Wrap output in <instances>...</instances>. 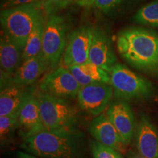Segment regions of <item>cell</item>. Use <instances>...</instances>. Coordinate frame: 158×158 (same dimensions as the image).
<instances>
[{
	"label": "cell",
	"mask_w": 158,
	"mask_h": 158,
	"mask_svg": "<svg viewBox=\"0 0 158 158\" xmlns=\"http://www.w3.org/2000/svg\"><path fill=\"white\" fill-rule=\"evenodd\" d=\"M21 147L42 158H81L84 135L77 129L44 130L23 140Z\"/></svg>",
	"instance_id": "obj_2"
},
{
	"label": "cell",
	"mask_w": 158,
	"mask_h": 158,
	"mask_svg": "<svg viewBox=\"0 0 158 158\" xmlns=\"http://www.w3.org/2000/svg\"><path fill=\"white\" fill-rule=\"evenodd\" d=\"M67 23L64 18L52 15L45 24L42 51L51 68L55 69L64 54L67 43Z\"/></svg>",
	"instance_id": "obj_6"
},
{
	"label": "cell",
	"mask_w": 158,
	"mask_h": 158,
	"mask_svg": "<svg viewBox=\"0 0 158 158\" xmlns=\"http://www.w3.org/2000/svg\"><path fill=\"white\" fill-rule=\"evenodd\" d=\"M93 32L92 27H83L70 35L63 55V67L68 68L88 62Z\"/></svg>",
	"instance_id": "obj_9"
},
{
	"label": "cell",
	"mask_w": 158,
	"mask_h": 158,
	"mask_svg": "<svg viewBox=\"0 0 158 158\" xmlns=\"http://www.w3.org/2000/svg\"><path fill=\"white\" fill-rule=\"evenodd\" d=\"M89 130L96 141L121 153L126 152V145L106 114L96 116L91 122Z\"/></svg>",
	"instance_id": "obj_14"
},
{
	"label": "cell",
	"mask_w": 158,
	"mask_h": 158,
	"mask_svg": "<svg viewBox=\"0 0 158 158\" xmlns=\"http://www.w3.org/2000/svg\"><path fill=\"white\" fill-rule=\"evenodd\" d=\"M11 76L1 71L0 116L19 112L26 99L35 92L33 88L13 84Z\"/></svg>",
	"instance_id": "obj_10"
},
{
	"label": "cell",
	"mask_w": 158,
	"mask_h": 158,
	"mask_svg": "<svg viewBox=\"0 0 158 158\" xmlns=\"http://www.w3.org/2000/svg\"><path fill=\"white\" fill-rule=\"evenodd\" d=\"M138 153L147 158H158V130L147 116H141L136 127Z\"/></svg>",
	"instance_id": "obj_15"
},
{
	"label": "cell",
	"mask_w": 158,
	"mask_h": 158,
	"mask_svg": "<svg viewBox=\"0 0 158 158\" xmlns=\"http://www.w3.org/2000/svg\"><path fill=\"white\" fill-rule=\"evenodd\" d=\"M106 116L113 124L126 146L132 141L135 130V118L130 105L124 100H118L110 105Z\"/></svg>",
	"instance_id": "obj_13"
},
{
	"label": "cell",
	"mask_w": 158,
	"mask_h": 158,
	"mask_svg": "<svg viewBox=\"0 0 158 158\" xmlns=\"http://www.w3.org/2000/svg\"><path fill=\"white\" fill-rule=\"evenodd\" d=\"M113 94L114 89L110 84L97 83L81 86L77 98L83 110L98 116L107 108Z\"/></svg>",
	"instance_id": "obj_8"
},
{
	"label": "cell",
	"mask_w": 158,
	"mask_h": 158,
	"mask_svg": "<svg viewBox=\"0 0 158 158\" xmlns=\"http://www.w3.org/2000/svg\"><path fill=\"white\" fill-rule=\"evenodd\" d=\"M110 84L114 95L120 100H132L149 98L154 86L147 79L138 76L124 65L116 64L110 71Z\"/></svg>",
	"instance_id": "obj_5"
},
{
	"label": "cell",
	"mask_w": 158,
	"mask_h": 158,
	"mask_svg": "<svg viewBox=\"0 0 158 158\" xmlns=\"http://www.w3.org/2000/svg\"><path fill=\"white\" fill-rule=\"evenodd\" d=\"M46 130L43 123L37 95L32 92L26 99L19 110L18 133L23 140Z\"/></svg>",
	"instance_id": "obj_11"
},
{
	"label": "cell",
	"mask_w": 158,
	"mask_h": 158,
	"mask_svg": "<svg viewBox=\"0 0 158 158\" xmlns=\"http://www.w3.org/2000/svg\"><path fill=\"white\" fill-rule=\"evenodd\" d=\"M41 2L44 13L48 16H52L68 7L72 0H41Z\"/></svg>",
	"instance_id": "obj_23"
},
{
	"label": "cell",
	"mask_w": 158,
	"mask_h": 158,
	"mask_svg": "<svg viewBox=\"0 0 158 158\" xmlns=\"http://www.w3.org/2000/svg\"><path fill=\"white\" fill-rule=\"evenodd\" d=\"M17 158H42L37 157V156L30 155V154L26 152H19L17 154Z\"/></svg>",
	"instance_id": "obj_26"
},
{
	"label": "cell",
	"mask_w": 158,
	"mask_h": 158,
	"mask_svg": "<svg viewBox=\"0 0 158 158\" xmlns=\"http://www.w3.org/2000/svg\"><path fill=\"white\" fill-rule=\"evenodd\" d=\"M127 158H147L142 156L141 154L136 153L134 151H129L127 153Z\"/></svg>",
	"instance_id": "obj_27"
},
{
	"label": "cell",
	"mask_w": 158,
	"mask_h": 158,
	"mask_svg": "<svg viewBox=\"0 0 158 158\" xmlns=\"http://www.w3.org/2000/svg\"><path fill=\"white\" fill-rule=\"evenodd\" d=\"M133 21L138 24L158 28V0H155L138 10Z\"/></svg>",
	"instance_id": "obj_20"
},
{
	"label": "cell",
	"mask_w": 158,
	"mask_h": 158,
	"mask_svg": "<svg viewBox=\"0 0 158 158\" xmlns=\"http://www.w3.org/2000/svg\"><path fill=\"white\" fill-rule=\"evenodd\" d=\"M68 69L81 86L97 83L110 84L109 73L89 61L84 64L70 67Z\"/></svg>",
	"instance_id": "obj_18"
},
{
	"label": "cell",
	"mask_w": 158,
	"mask_h": 158,
	"mask_svg": "<svg viewBox=\"0 0 158 158\" xmlns=\"http://www.w3.org/2000/svg\"><path fill=\"white\" fill-rule=\"evenodd\" d=\"M43 13L42 2L2 10L0 15L1 31L23 49L29 35L44 20Z\"/></svg>",
	"instance_id": "obj_3"
},
{
	"label": "cell",
	"mask_w": 158,
	"mask_h": 158,
	"mask_svg": "<svg viewBox=\"0 0 158 158\" xmlns=\"http://www.w3.org/2000/svg\"><path fill=\"white\" fill-rule=\"evenodd\" d=\"M124 0H94V5L103 12L113 10L119 6Z\"/></svg>",
	"instance_id": "obj_24"
},
{
	"label": "cell",
	"mask_w": 158,
	"mask_h": 158,
	"mask_svg": "<svg viewBox=\"0 0 158 158\" xmlns=\"http://www.w3.org/2000/svg\"><path fill=\"white\" fill-rule=\"evenodd\" d=\"M40 110L46 130H76L78 124V111L66 99L37 93Z\"/></svg>",
	"instance_id": "obj_4"
},
{
	"label": "cell",
	"mask_w": 158,
	"mask_h": 158,
	"mask_svg": "<svg viewBox=\"0 0 158 158\" xmlns=\"http://www.w3.org/2000/svg\"><path fill=\"white\" fill-rule=\"evenodd\" d=\"M45 24V20H43L38 23V25L35 27L29 36L24 48H23L22 63L27 61V59L37 56L42 51Z\"/></svg>",
	"instance_id": "obj_19"
},
{
	"label": "cell",
	"mask_w": 158,
	"mask_h": 158,
	"mask_svg": "<svg viewBox=\"0 0 158 158\" xmlns=\"http://www.w3.org/2000/svg\"><path fill=\"white\" fill-rule=\"evenodd\" d=\"M49 64L43 53L23 62L11 76V81L21 86H29L44 73Z\"/></svg>",
	"instance_id": "obj_16"
},
{
	"label": "cell",
	"mask_w": 158,
	"mask_h": 158,
	"mask_svg": "<svg viewBox=\"0 0 158 158\" xmlns=\"http://www.w3.org/2000/svg\"><path fill=\"white\" fill-rule=\"evenodd\" d=\"M91 150L93 158H124L120 152L104 145L98 141L91 144Z\"/></svg>",
	"instance_id": "obj_22"
},
{
	"label": "cell",
	"mask_w": 158,
	"mask_h": 158,
	"mask_svg": "<svg viewBox=\"0 0 158 158\" xmlns=\"http://www.w3.org/2000/svg\"><path fill=\"white\" fill-rule=\"evenodd\" d=\"M39 88L43 93L63 99L76 98L81 86L68 68H55L42 79Z\"/></svg>",
	"instance_id": "obj_7"
},
{
	"label": "cell",
	"mask_w": 158,
	"mask_h": 158,
	"mask_svg": "<svg viewBox=\"0 0 158 158\" xmlns=\"http://www.w3.org/2000/svg\"><path fill=\"white\" fill-rule=\"evenodd\" d=\"M23 49L8 35L1 31L0 38V64L1 71L13 76L22 64Z\"/></svg>",
	"instance_id": "obj_17"
},
{
	"label": "cell",
	"mask_w": 158,
	"mask_h": 158,
	"mask_svg": "<svg viewBox=\"0 0 158 158\" xmlns=\"http://www.w3.org/2000/svg\"><path fill=\"white\" fill-rule=\"evenodd\" d=\"M19 112L0 116V138L1 144L8 141L15 130H18Z\"/></svg>",
	"instance_id": "obj_21"
},
{
	"label": "cell",
	"mask_w": 158,
	"mask_h": 158,
	"mask_svg": "<svg viewBox=\"0 0 158 158\" xmlns=\"http://www.w3.org/2000/svg\"><path fill=\"white\" fill-rule=\"evenodd\" d=\"M41 2V0H2L1 10L18 6L31 5Z\"/></svg>",
	"instance_id": "obj_25"
},
{
	"label": "cell",
	"mask_w": 158,
	"mask_h": 158,
	"mask_svg": "<svg viewBox=\"0 0 158 158\" xmlns=\"http://www.w3.org/2000/svg\"><path fill=\"white\" fill-rule=\"evenodd\" d=\"M77 1H78V0H77Z\"/></svg>",
	"instance_id": "obj_28"
},
{
	"label": "cell",
	"mask_w": 158,
	"mask_h": 158,
	"mask_svg": "<svg viewBox=\"0 0 158 158\" xmlns=\"http://www.w3.org/2000/svg\"><path fill=\"white\" fill-rule=\"evenodd\" d=\"M89 61L110 73L117 64L109 37L101 29H94L93 37L89 52Z\"/></svg>",
	"instance_id": "obj_12"
},
{
	"label": "cell",
	"mask_w": 158,
	"mask_h": 158,
	"mask_svg": "<svg viewBox=\"0 0 158 158\" xmlns=\"http://www.w3.org/2000/svg\"><path fill=\"white\" fill-rule=\"evenodd\" d=\"M118 54L132 67L158 77V31L128 27L116 36Z\"/></svg>",
	"instance_id": "obj_1"
}]
</instances>
